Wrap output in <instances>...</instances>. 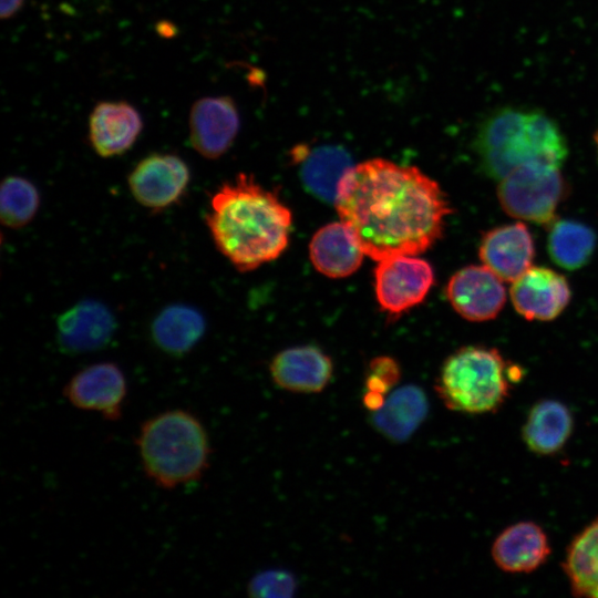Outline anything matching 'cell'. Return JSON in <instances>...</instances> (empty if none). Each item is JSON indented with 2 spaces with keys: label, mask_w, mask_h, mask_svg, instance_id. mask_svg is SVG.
<instances>
[{
  "label": "cell",
  "mask_w": 598,
  "mask_h": 598,
  "mask_svg": "<svg viewBox=\"0 0 598 598\" xmlns=\"http://www.w3.org/2000/svg\"><path fill=\"white\" fill-rule=\"evenodd\" d=\"M315 268L330 278H344L361 266L364 252L343 221L324 225L309 244Z\"/></svg>",
  "instance_id": "obj_18"
},
{
  "label": "cell",
  "mask_w": 598,
  "mask_h": 598,
  "mask_svg": "<svg viewBox=\"0 0 598 598\" xmlns=\"http://www.w3.org/2000/svg\"><path fill=\"white\" fill-rule=\"evenodd\" d=\"M292 157L300 164L305 186L320 199L334 202L338 186L351 165L350 155L340 146L322 145L313 150L296 147Z\"/></svg>",
  "instance_id": "obj_20"
},
{
  "label": "cell",
  "mask_w": 598,
  "mask_h": 598,
  "mask_svg": "<svg viewBox=\"0 0 598 598\" xmlns=\"http://www.w3.org/2000/svg\"><path fill=\"white\" fill-rule=\"evenodd\" d=\"M190 182L188 165L177 155L154 153L141 159L127 183L134 199L144 208L159 213L177 204Z\"/></svg>",
  "instance_id": "obj_7"
},
{
  "label": "cell",
  "mask_w": 598,
  "mask_h": 598,
  "mask_svg": "<svg viewBox=\"0 0 598 598\" xmlns=\"http://www.w3.org/2000/svg\"><path fill=\"white\" fill-rule=\"evenodd\" d=\"M143 130L137 110L127 102H100L89 120V138L95 153L104 158L121 155L136 142Z\"/></svg>",
  "instance_id": "obj_16"
},
{
  "label": "cell",
  "mask_w": 598,
  "mask_h": 598,
  "mask_svg": "<svg viewBox=\"0 0 598 598\" xmlns=\"http://www.w3.org/2000/svg\"><path fill=\"white\" fill-rule=\"evenodd\" d=\"M274 383L288 392L319 393L333 375L331 358L315 346H298L278 352L269 365Z\"/></svg>",
  "instance_id": "obj_14"
},
{
  "label": "cell",
  "mask_w": 598,
  "mask_h": 598,
  "mask_svg": "<svg viewBox=\"0 0 598 598\" xmlns=\"http://www.w3.org/2000/svg\"><path fill=\"white\" fill-rule=\"evenodd\" d=\"M596 235L588 226L563 219L551 225L547 239L548 255L559 267L576 270L591 258Z\"/></svg>",
  "instance_id": "obj_24"
},
{
  "label": "cell",
  "mask_w": 598,
  "mask_h": 598,
  "mask_svg": "<svg viewBox=\"0 0 598 598\" xmlns=\"http://www.w3.org/2000/svg\"><path fill=\"white\" fill-rule=\"evenodd\" d=\"M62 393L72 406L96 412L107 421H117L127 396V380L117 363L96 362L74 373Z\"/></svg>",
  "instance_id": "obj_9"
},
{
  "label": "cell",
  "mask_w": 598,
  "mask_h": 598,
  "mask_svg": "<svg viewBox=\"0 0 598 598\" xmlns=\"http://www.w3.org/2000/svg\"><path fill=\"white\" fill-rule=\"evenodd\" d=\"M478 255L497 277L513 282L532 267L534 240L523 223L498 226L482 237Z\"/></svg>",
  "instance_id": "obj_15"
},
{
  "label": "cell",
  "mask_w": 598,
  "mask_h": 598,
  "mask_svg": "<svg viewBox=\"0 0 598 598\" xmlns=\"http://www.w3.org/2000/svg\"><path fill=\"white\" fill-rule=\"evenodd\" d=\"M205 220L219 252L250 271L283 252L292 216L275 193L241 173L213 194Z\"/></svg>",
  "instance_id": "obj_2"
},
{
  "label": "cell",
  "mask_w": 598,
  "mask_h": 598,
  "mask_svg": "<svg viewBox=\"0 0 598 598\" xmlns=\"http://www.w3.org/2000/svg\"><path fill=\"white\" fill-rule=\"evenodd\" d=\"M475 150L484 173L501 181L529 164L561 166L567 144L557 124L540 112L505 109L480 127Z\"/></svg>",
  "instance_id": "obj_4"
},
{
  "label": "cell",
  "mask_w": 598,
  "mask_h": 598,
  "mask_svg": "<svg viewBox=\"0 0 598 598\" xmlns=\"http://www.w3.org/2000/svg\"><path fill=\"white\" fill-rule=\"evenodd\" d=\"M497 197L511 216L546 225L553 221L565 193L560 166L529 164L498 181Z\"/></svg>",
  "instance_id": "obj_6"
},
{
  "label": "cell",
  "mask_w": 598,
  "mask_h": 598,
  "mask_svg": "<svg viewBox=\"0 0 598 598\" xmlns=\"http://www.w3.org/2000/svg\"><path fill=\"white\" fill-rule=\"evenodd\" d=\"M400 378L401 368L395 359L386 355L372 359L364 380L363 405L371 412L381 409Z\"/></svg>",
  "instance_id": "obj_26"
},
{
  "label": "cell",
  "mask_w": 598,
  "mask_h": 598,
  "mask_svg": "<svg viewBox=\"0 0 598 598\" xmlns=\"http://www.w3.org/2000/svg\"><path fill=\"white\" fill-rule=\"evenodd\" d=\"M134 443L145 476L163 489L198 482L209 467L208 433L184 409H169L145 420Z\"/></svg>",
  "instance_id": "obj_3"
},
{
  "label": "cell",
  "mask_w": 598,
  "mask_h": 598,
  "mask_svg": "<svg viewBox=\"0 0 598 598\" xmlns=\"http://www.w3.org/2000/svg\"><path fill=\"white\" fill-rule=\"evenodd\" d=\"M509 295L523 318L549 321L568 306L571 291L561 274L546 267H530L513 281Z\"/></svg>",
  "instance_id": "obj_12"
},
{
  "label": "cell",
  "mask_w": 598,
  "mask_h": 598,
  "mask_svg": "<svg viewBox=\"0 0 598 598\" xmlns=\"http://www.w3.org/2000/svg\"><path fill=\"white\" fill-rule=\"evenodd\" d=\"M239 126L238 110L230 96H206L192 105L189 141L205 158L224 155L233 145Z\"/></svg>",
  "instance_id": "obj_11"
},
{
  "label": "cell",
  "mask_w": 598,
  "mask_h": 598,
  "mask_svg": "<svg viewBox=\"0 0 598 598\" xmlns=\"http://www.w3.org/2000/svg\"><path fill=\"white\" fill-rule=\"evenodd\" d=\"M24 0H0V16L2 19L13 17L23 6Z\"/></svg>",
  "instance_id": "obj_28"
},
{
  "label": "cell",
  "mask_w": 598,
  "mask_h": 598,
  "mask_svg": "<svg viewBox=\"0 0 598 598\" xmlns=\"http://www.w3.org/2000/svg\"><path fill=\"white\" fill-rule=\"evenodd\" d=\"M446 296L461 317L476 322L494 319L506 300L503 280L485 265L456 271L447 282Z\"/></svg>",
  "instance_id": "obj_10"
},
{
  "label": "cell",
  "mask_w": 598,
  "mask_h": 598,
  "mask_svg": "<svg viewBox=\"0 0 598 598\" xmlns=\"http://www.w3.org/2000/svg\"><path fill=\"white\" fill-rule=\"evenodd\" d=\"M596 144H597V148H598V132L596 134Z\"/></svg>",
  "instance_id": "obj_29"
},
{
  "label": "cell",
  "mask_w": 598,
  "mask_h": 598,
  "mask_svg": "<svg viewBox=\"0 0 598 598\" xmlns=\"http://www.w3.org/2000/svg\"><path fill=\"white\" fill-rule=\"evenodd\" d=\"M111 309L95 299H84L65 310L56 321V338L62 350L79 354L105 347L115 333Z\"/></svg>",
  "instance_id": "obj_13"
},
{
  "label": "cell",
  "mask_w": 598,
  "mask_h": 598,
  "mask_svg": "<svg viewBox=\"0 0 598 598\" xmlns=\"http://www.w3.org/2000/svg\"><path fill=\"white\" fill-rule=\"evenodd\" d=\"M563 568L574 596L598 598V518L570 542Z\"/></svg>",
  "instance_id": "obj_23"
},
{
  "label": "cell",
  "mask_w": 598,
  "mask_h": 598,
  "mask_svg": "<svg viewBox=\"0 0 598 598\" xmlns=\"http://www.w3.org/2000/svg\"><path fill=\"white\" fill-rule=\"evenodd\" d=\"M495 565L505 573L525 574L539 568L550 555V545L544 529L525 520L505 528L491 549Z\"/></svg>",
  "instance_id": "obj_17"
},
{
  "label": "cell",
  "mask_w": 598,
  "mask_h": 598,
  "mask_svg": "<svg viewBox=\"0 0 598 598\" xmlns=\"http://www.w3.org/2000/svg\"><path fill=\"white\" fill-rule=\"evenodd\" d=\"M334 203L364 255L377 261L424 252L441 238L452 212L434 179L383 158L351 166Z\"/></svg>",
  "instance_id": "obj_1"
},
{
  "label": "cell",
  "mask_w": 598,
  "mask_h": 598,
  "mask_svg": "<svg viewBox=\"0 0 598 598\" xmlns=\"http://www.w3.org/2000/svg\"><path fill=\"white\" fill-rule=\"evenodd\" d=\"M573 423V415L564 403L542 400L527 414L522 429L523 441L537 455L556 454L570 437Z\"/></svg>",
  "instance_id": "obj_19"
},
{
  "label": "cell",
  "mask_w": 598,
  "mask_h": 598,
  "mask_svg": "<svg viewBox=\"0 0 598 598\" xmlns=\"http://www.w3.org/2000/svg\"><path fill=\"white\" fill-rule=\"evenodd\" d=\"M40 207L37 186L22 176L11 175L2 181L0 188L1 221L9 228L27 226Z\"/></svg>",
  "instance_id": "obj_25"
},
{
  "label": "cell",
  "mask_w": 598,
  "mask_h": 598,
  "mask_svg": "<svg viewBox=\"0 0 598 598\" xmlns=\"http://www.w3.org/2000/svg\"><path fill=\"white\" fill-rule=\"evenodd\" d=\"M427 406L425 393L419 386L406 385L391 392L382 408L372 412V421L389 440L401 442L424 421Z\"/></svg>",
  "instance_id": "obj_22"
},
{
  "label": "cell",
  "mask_w": 598,
  "mask_h": 598,
  "mask_svg": "<svg viewBox=\"0 0 598 598\" xmlns=\"http://www.w3.org/2000/svg\"><path fill=\"white\" fill-rule=\"evenodd\" d=\"M247 589L250 596L257 597L291 596L296 589V580L287 571L267 570L251 578Z\"/></svg>",
  "instance_id": "obj_27"
},
{
  "label": "cell",
  "mask_w": 598,
  "mask_h": 598,
  "mask_svg": "<svg viewBox=\"0 0 598 598\" xmlns=\"http://www.w3.org/2000/svg\"><path fill=\"white\" fill-rule=\"evenodd\" d=\"M522 370L509 364L495 348L463 347L448 355L435 381L443 404L455 412L485 414L507 400Z\"/></svg>",
  "instance_id": "obj_5"
},
{
  "label": "cell",
  "mask_w": 598,
  "mask_h": 598,
  "mask_svg": "<svg viewBox=\"0 0 598 598\" xmlns=\"http://www.w3.org/2000/svg\"><path fill=\"white\" fill-rule=\"evenodd\" d=\"M206 330V321L196 308L175 303L162 309L151 326L154 343L165 353L179 357L192 351Z\"/></svg>",
  "instance_id": "obj_21"
},
{
  "label": "cell",
  "mask_w": 598,
  "mask_h": 598,
  "mask_svg": "<svg viewBox=\"0 0 598 598\" xmlns=\"http://www.w3.org/2000/svg\"><path fill=\"white\" fill-rule=\"evenodd\" d=\"M374 278L380 307L398 316L424 300L434 282V272L426 260L400 255L379 260Z\"/></svg>",
  "instance_id": "obj_8"
}]
</instances>
